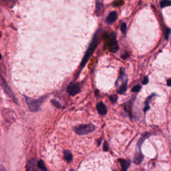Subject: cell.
Returning a JSON list of instances; mask_svg holds the SVG:
<instances>
[{
  "mask_svg": "<svg viewBox=\"0 0 171 171\" xmlns=\"http://www.w3.org/2000/svg\"><path fill=\"white\" fill-rule=\"evenodd\" d=\"M141 86L136 85V86H135L132 88V92H138L139 91L141 90Z\"/></svg>",
  "mask_w": 171,
  "mask_h": 171,
  "instance_id": "cell-17",
  "label": "cell"
},
{
  "mask_svg": "<svg viewBox=\"0 0 171 171\" xmlns=\"http://www.w3.org/2000/svg\"><path fill=\"white\" fill-rule=\"evenodd\" d=\"M170 29H168V28L166 29V39H168V36H169V34H170Z\"/></svg>",
  "mask_w": 171,
  "mask_h": 171,
  "instance_id": "cell-22",
  "label": "cell"
},
{
  "mask_svg": "<svg viewBox=\"0 0 171 171\" xmlns=\"http://www.w3.org/2000/svg\"><path fill=\"white\" fill-rule=\"evenodd\" d=\"M101 141H102V138L100 139V141H98V145H100V143H101Z\"/></svg>",
  "mask_w": 171,
  "mask_h": 171,
  "instance_id": "cell-25",
  "label": "cell"
},
{
  "mask_svg": "<svg viewBox=\"0 0 171 171\" xmlns=\"http://www.w3.org/2000/svg\"><path fill=\"white\" fill-rule=\"evenodd\" d=\"M167 86H171V78L168 79V80H167Z\"/></svg>",
  "mask_w": 171,
  "mask_h": 171,
  "instance_id": "cell-24",
  "label": "cell"
},
{
  "mask_svg": "<svg viewBox=\"0 0 171 171\" xmlns=\"http://www.w3.org/2000/svg\"><path fill=\"white\" fill-rule=\"evenodd\" d=\"M0 171H6L5 167H4V166H3L0 165Z\"/></svg>",
  "mask_w": 171,
  "mask_h": 171,
  "instance_id": "cell-23",
  "label": "cell"
},
{
  "mask_svg": "<svg viewBox=\"0 0 171 171\" xmlns=\"http://www.w3.org/2000/svg\"><path fill=\"white\" fill-rule=\"evenodd\" d=\"M0 36H1V33H0Z\"/></svg>",
  "mask_w": 171,
  "mask_h": 171,
  "instance_id": "cell-28",
  "label": "cell"
},
{
  "mask_svg": "<svg viewBox=\"0 0 171 171\" xmlns=\"http://www.w3.org/2000/svg\"><path fill=\"white\" fill-rule=\"evenodd\" d=\"M64 159L67 162H70L72 160V154L69 150H64Z\"/></svg>",
  "mask_w": 171,
  "mask_h": 171,
  "instance_id": "cell-13",
  "label": "cell"
},
{
  "mask_svg": "<svg viewBox=\"0 0 171 171\" xmlns=\"http://www.w3.org/2000/svg\"><path fill=\"white\" fill-rule=\"evenodd\" d=\"M148 83V76H145L144 78V80L143 81V84H147Z\"/></svg>",
  "mask_w": 171,
  "mask_h": 171,
  "instance_id": "cell-21",
  "label": "cell"
},
{
  "mask_svg": "<svg viewBox=\"0 0 171 171\" xmlns=\"http://www.w3.org/2000/svg\"><path fill=\"white\" fill-rule=\"evenodd\" d=\"M98 90H96V95L98 94Z\"/></svg>",
  "mask_w": 171,
  "mask_h": 171,
  "instance_id": "cell-26",
  "label": "cell"
},
{
  "mask_svg": "<svg viewBox=\"0 0 171 171\" xmlns=\"http://www.w3.org/2000/svg\"><path fill=\"white\" fill-rule=\"evenodd\" d=\"M127 78H126V76H125L123 79V82L117 86L118 92L119 94H123L126 92V90H127Z\"/></svg>",
  "mask_w": 171,
  "mask_h": 171,
  "instance_id": "cell-7",
  "label": "cell"
},
{
  "mask_svg": "<svg viewBox=\"0 0 171 171\" xmlns=\"http://www.w3.org/2000/svg\"><path fill=\"white\" fill-rule=\"evenodd\" d=\"M117 17H118L117 13L116 12H110L109 15H108L107 18H106V21H107L108 24H112L116 21Z\"/></svg>",
  "mask_w": 171,
  "mask_h": 171,
  "instance_id": "cell-8",
  "label": "cell"
},
{
  "mask_svg": "<svg viewBox=\"0 0 171 171\" xmlns=\"http://www.w3.org/2000/svg\"><path fill=\"white\" fill-rule=\"evenodd\" d=\"M42 100H34L30 98L26 97V101H27L29 108H30V110L33 111V112H35V111L39 110Z\"/></svg>",
  "mask_w": 171,
  "mask_h": 171,
  "instance_id": "cell-3",
  "label": "cell"
},
{
  "mask_svg": "<svg viewBox=\"0 0 171 171\" xmlns=\"http://www.w3.org/2000/svg\"><path fill=\"white\" fill-rule=\"evenodd\" d=\"M37 166H38L39 169L42 171H47V168H46L45 164H44L43 161H39L38 163H37Z\"/></svg>",
  "mask_w": 171,
  "mask_h": 171,
  "instance_id": "cell-14",
  "label": "cell"
},
{
  "mask_svg": "<svg viewBox=\"0 0 171 171\" xmlns=\"http://www.w3.org/2000/svg\"><path fill=\"white\" fill-rule=\"evenodd\" d=\"M126 29H127V27H126V24L125 23H123L121 25V31L123 34H125L126 33Z\"/></svg>",
  "mask_w": 171,
  "mask_h": 171,
  "instance_id": "cell-18",
  "label": "cell"
},
{
  "mask_svg": "<svg viewBox=\"0 0 171 171\" xmlns=\"http://www.w3.org/2000/svg\"><path fill=\"white\" fill-rule=\"evenodd\" d=\"M109 37L110 50L112 51V52H116L118 50V44L116 39V34H115L114 33H112V34H110Z\"/></svg>",
  "mask_w": 171,
  "mask_h": 171,
  "instance_id": "cell-5",
  "label": "cell"
},
{
  "mask_svg": "<svg viewBox=\"0 0 171 171\" xmlns=\"http://www.w3.org/2000/svg\"><path fill=\"white\" fill-rule=\"evenodd\" d=\"M96 127L92 124H82L75 128V132L78 135H86L93 132Z\"/></svg>",
  "mask_w": 171,
  "mask_h": 171,
  "instance_id": "cell-2",
  "label": "cell"
},
{
  "mask_svg": "<svg viewBox=\"0 0 171 171\" xmlns=\"http://www.w3.org/2000/svg\"><path fill=\"white\" fill-rule=\"evenodd\" d=\"M0 84H1V87L3 88V89L4 90V91L7 93V94L10 96V97L13 98L14 97V94H13V93L12 92V90L10 89V87H9L7 82H6L5 80L3 77L1 76V75L0 74Z\"/></svg>",
  "mask_w": 171,
  "mask_h": 171,
  "instance_id": "cell-6",
  "label": "cell"
},
{
  "mask_svg": "<svg viewBox=\"0 0 171 171\" xmlns=\"http://www.w3.org/2000/svg\"><path fill=\"white\" fill-rule=\"evenodd\" d=\"M120 164L122 166V171H126L128 169V168L130 166V163L126 160L124 159H120Z\"/></svg>",
  "mask_w": 171,
  "mask_h": 171,
  "instance_id": "cell-12",
  "label": "cell"
},
{
  "mask_svg": "<svg viewBox=\"0 0 171 171\" xmlns=\"http://www.w3.org/2000/svg\"><path fill=\"white\" fill-rule=\"evenodd\" d=\"M52 102L55 106H56V107H57V108H60L61 107V104H60V103L59 102H57L56 100H52Z\"/></svg>",
  "mask_w": 171,
  "mask_h": 171,
  "instance_id": "cell-19",
  "label": "cell"
},
{
  "mask_svg": "<svg viewBox=\"0 0 171 171\" xmlns=\"http://www.w3.org/2000/svg\"><path fill=\"white\" fill-rule=\"evenodd\" d=\"M110 100L111 102H112V104L116 103L118 100V96H116V95H112V96L110 97Z\"/></svg>",
  "mask_w": 171,
  "mask_h": 171,
  "instance_id": "cell-16",
  "label": "cell"
},
{
  "mask_svg": "<svg viewBox=\"0 0 171 171\" xmlns=\"http://www.w3.org/2000/svg\"><path fill=\"white\" fill-rule=\"evenodd\" d=\"M97 110L99 112L100 114L104 115L107 112V108H106V106L104 105L103 102H100L97 104Z\"/></svg>",
  "mask_w": 171,
  "mask_h": 171,
  "instance_id": "cell-9",
  "label": "cell"
},
{
  "mask_svg": "<svg viewBox=\"0 0 171 171\" xmlns=\"http://www.w3.org/2000/svg\"><path fill=\"white\" fill-rule=\"evenodd\" d=\"M80 87L79 84L75 82L70 83L67 88V92L72 96L77 94L80 92Z\"/></svg>",
  "mask_w": 171,
  "mask_h": 171,
  "instance_id": "cell-4",
  "label": "cell"
},
{
  "mask_svg": "<svg viewBox=\"0 0 171 171\" xmlns=\"http://www.w3.org/2000/svg\"><path fill=\"white\" fill-rule=\"evenodd\" d=\"M103 149L104 151H108V149H109V146H108V144L107 143V142H105L104 144V146H103Z\"/></svg>",
  "mask_w": 171,
  "mask_h": 171,
  "instance_id": "cell-20",
  "label": "cell"
},
{
  "mask_svg": "<svg viewBox=\"0 0 171 171\" xmlns=\"http://www.w3.org/2000/svg\"><path fill=\"white\" fill-rule=\"evenodd\" d=\"M100 40V35L98 34V33H96V34L94 35V38H93L92 42H91L89 47H88V49L87 50V52L86 53L85 56L84 57L83 60H82V62L81 63V67L83 68L85 66V64H86V62H88V59L90 58V57L91 55H92L93 52H94L95 49L97 47L98 44H99V42Z\"/></svg>",
  "mask_w": 171,
  "mask_h": 171,
  "instance_id": "cell-1",
  "label": "cell"
},
{
  "mask_svg": "<svg viewBox=\"0 0 171 171\" xmlns=\"http://www.w3.org/2000/svg\"><path fill=\"white\" fill-rule=\"evenodd\" d=\"M171 6V1H161V7L162 8H165V7H168V6Z\"/></svg>",
  "mask_w": 171,
  "mask_h": 171,
  "instance_id": "cell-15",
  "label": "cell"
},
{
  "mask_svg": "<svg viewBox=\"0 0 171 171\" xmlns=\"http://www.w3.org/2000/svg\"><path fill=\"white\" fill-rule=\"evenodd\" d=\"M36 161L35 159H31L27 163L26 171H34L35 166H36Z\"/></svg>",
  "mask_w": 171,
  "mask_h": 171,
  "instance_id": "cell-10",
  "label": "cell"
},
{
  "mask_svg": "<svg viewBox=\"0 0 171 171\" xmlns=\"http://www.w3.org/2000/svg\"><path fill=\"white\" fill-rule=\"evenodd\" d=\"M144 156L141 152H138L134 158V163L136 164H140L143 161Z\"/></svg>",
  "mask_w": 171,
  "mask_h": 171,
  "instance_id": "cell-11",
  "label": "cell"
},
{
  "mask_svg": "<svg viewBox=\"0 0 171 171\" xmlns=\"http://www.w3.org/2000/svg\"><path fill=\"white\" fill-rule=\"evenodd\" d=\"M0 59H1V55L0 54Z\"/></svg>",
  "mask_w": 171,
  "mask_h": 171,
  "instance_id": "cell-27",
  "label": "cell"
}]
</instances>
